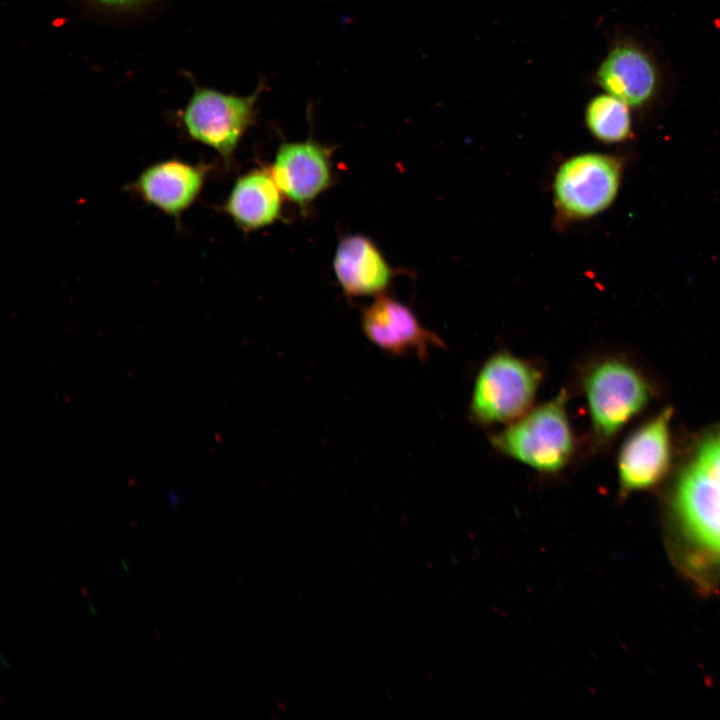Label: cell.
Segmentation results:
<instances>
[{
	"mask_svg": "<svg viewBox=\"0 0 720 720\" xmlns=\"http://www.w3.org/2000/svg\"><path fill=\"white\" fill-rule=\"evenodd\" d=\"M672 506L688 540L720 563V427L691 450L677 477Z\"/></svg>",
	"mask_w": 720,
	"mask_h": 720,
	"instance_id": "6da1fadb",
	"label": "cell"
},
{
	"mask_svg": "<svg viewBox=\"0 0 720 720\" xmlns=\"http://www.w3.org/2000/svg\"><path fill=\"white\" fill-rule=\"evenodd\" d=\"M567 403L568 391L562 388L553 398L491 434V445L502 455L540 474L559 475L576 451Z\"/></svg>",
	"mask_w": 720,
	"mask_h": 720,
	"instance_id": "7a4b0ae2",
	"label": "cell"
},
{
	"mask_svg": "<svg viewBox=\"0 0 720 720\" xmlns=\"http://www.w3.org/2000/svg\"><path fill=\"white\" fill-rule=\"evenodd\" d=\"M580 385L597 445L611 441L652 396L646 377L630 362L614 356L596 359L583 367Z\"/></svg>",
	"mask_w": 720,
	"mask_h": 720,
	"instance_id": "3957f363",
	"label": "cell"
},
{
	"mask_svg": "<svg viewBox=\"0 0 720 720\" xmlns=\"http://www.w3.org/2000/svg\"><path fill=\"white\" fill-rule=\"evenodd\" d=\"M543 380L535 360L498 351L481 365L472 389L469 418L481 426L509 424L533 407Z\"/></svg>",
	"mask_w": 720,
	"mask_h": 720,
	"instance_id": "277c9868",
	"label": "cell"
},
{
	"mask_svg": "<svg viewBox=\"0 0 720 720\" xmlns=\"http://www.w3.org/2000/svg\"><path fill=\"white\" fill-rule=\"evenodd\" d=\"M266 89L263 80L249 95L194 84L177 120L190 139L215 150L230 166L240 141L256 121V106Z\"/></svg>",
	"mask_w": 720,
	"mask_h": 720,
	"instance_id": "5b68a950",
	"label": "cell"
},
{
	"mask_svg": "<svg viewBox=\"0 0 720 720\" xmlns=\"http://www.w3.org/2000/svg\"><path fill=\"white\" fill-rule=\"evenodd\" d=\"M620 183V166L607 155L585 153L565 161L554 182V199L560 212L580 219L598 214L615 199Z\"/></svg>",
	"mask_w": 720,
	"mask_h": 720,
	"instance_id": "8992f818",
	"label": "cell"
},
{
	"mask_svg": "<svg viewBox=\"0 0 720 720\" xmlns=\"http://www.w3.org/2000/svg\"><path fill=\"white\" fill-rule=\"evenodd\" d=\"M672 415L670 407L663 409L623 442L617 459L622 494L651 488L668 473L672 457Z\"/></svg>",
	"mask_w": 720,
	"mask_h": 720,
	"instance_id": "52a82bcc",
	"label": "cell"
},
{
	"mask_svg": "<svg viewBox=\"0 0 720 720\" xmlns=\"http://www.w3.org/2000/svg\"><path fill=\"white\" fill-rule=\"evenodd\" d=\"M270 170L283 196L304 212L334 181L332 149L312 138L282 142Z\"/></svg>",
	"mask_w": 720,
	"mask_h": 720,
	"instance_id": "ba28073f",
	"label": "cell"
},
{
	"mask_svg": "<svg viewBox=\"0 0 720 720\" xmlns=\"http://www.w3.org/2000/svg\"><path fill=\"white\" fill-rule=\"evenodd\" d=\"M364 335L385 352L401 356L412 354L425 360L432 348L445 343L422 326L406 304L385 294L378 295L361 313Z\"/></svg>",
	"mask_w": 720,
	"mask_h": 720,
	"instance_id": "9c48e42d",
	"label": "cell"
},
{
	"mask_svg": "<svg viewBox=\"0 0 720 720\" xmlns=\"http://www.w3.org/2000/svg\"><path fill=\"white\" fill-rule=\"evenodd\" d=\"M208 170L204 163L173 157L146 167L124 190L179 222L199 197Z\"/></svg>",
	"mask_w": 720,
	"mask_h": 720,
	"instance_id": "30bf717a",
	"label": "cell"
},
{
	"mask_svg": "<svg viewBox=\"0 0 720 720\" xmlns=\"http://www.w3.org/2000/svg\"><path fill=\"white\" fill-rule=\"evenodd\" d=\"M332 266L350 298L384 294L394 275L378 246L363 234L347 235L338 242Z\"/></svg>",
	"mask_w": 720,
	"mask_h": 720,
	"instance_id": "8fae6325",
	"label": "cell"
},
{
	"mask_svg": "<svg viewBox=\"0 0 720 720\" xmlns=\"http://www.w3.org/2000/svg\"><path fill=\"white\" fill-rule=\"evenodd\" d=\"M595 79L606 93L632 107L649 102L658 88V72L653 60L633 43H622L611 49L597 69Z\"/></svg>",
	"mask_w": 720,
	"mask_h": 720,
	"instance_id": "7c38bea8",
	"label": "cell"
},
{
	"mask_svg": "<svg viewBox=\"0 0 720 720\" xmlns=\"http://www.w3.org/2000/svg\"><path fill=\"white\" fill-rule=\"evenodd\" d=\"M283 198L271 170L255 168L238 177L222 210L239 229L250 232L280 219Z\"/></svg>",
	"mask_w": 720,
	"mask_h": 720,
	"instance_id": "4fadbf2b",
	"label": "cell"
},
{
	"mask_svg": "<svg viewBox=\"0 0 720 720\" xmlns=\"http://www.w3.org/2000/svg\"><path fill=\"white\" fill-rule=\"evenodd\" d=\"M585 123L592 135L602 142H621L631 136L628 105L608 93L589 101L585 109Z\"/></svg>",
	"mask_w": 720,
	"mask_h": 720,
	"instance_id": "5bb4252c",
	"label": "cell"
},
{
	"mask_svg": "<svg viewBox=\"0 0 720 720\" xmlns=\"http://www.w3.org/2000/svg\"><path fill=\"white\" fill-rule=\"evenodd\" d=\"M105 8L111 9H127L141 4L144 0H91Z\"/></svg>",
	"mask_w": 720,
	"mask_h": 720,
	"instance_id": "9a60e30c",
	"label": "cell"
},
{
	"mask_svg": "<svg viewBox=\"0 0 720 720\" xmlns=\"http://www.w3.org/2000/svg\"><path fill=\"white\" fill-rule=\"evenodd\" d=\"M167 496L172 508L176 509L180 503L179 495L176 492L169 490Z\"/></svg>",
	"mask_w": 720,
	"mask_h": 720,
	"instance_id": "2e32d148",
	"label": "cell"
},
{
	"mask_svg": "<svg viewBox=\"0 0 720 720\" xmlns=\"http://www.w3.org/2000/svg\"><path fill=\"white\" fill-rule=\"evenodd\" d=\"M0 663H1L2 668H4V669L10 668L9 661L6 659L3 652L0 653Z\"/></svg>",
	"mask_w": 720,
	"mask_h": 720,
	"instance_id": "e0dca14e",
	"label": "cell"
},
{
	"mask_svg": "<svg viewBox=\"0 0 720 720\" xmlns=\"http://www.w3.org/2000/svg\"><path fill=\"white\" fill-rule=\"evenodd\" d=\"M88 605H89V607H90L91 612H92L94 615H98V611H97L96 607H95L92 603H89Z\"/></svg>",
	"mask_w": 720,
	"mask_h": 720,
	"instance_id": "ac0fdd59",
	"label": "cell"
},
{
	"mask_svg": "<svg viewBox=\"0 0 720 720\" xmlns=\"http://www.w3.org/2000/svg\"><path fill=\"white\" fill-rule=\"evenodd\" d=\"M121 564H122V566L124 567V570H125L126 572H129V565L126 564L125 560H122V561H121Z\"/></svg>",
	"mask_w": 720,
	"mask_h": 720,
	"instance_id": "d6986e66",
	"label": "cell"
}]
</instances>
